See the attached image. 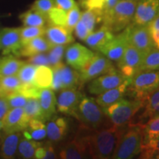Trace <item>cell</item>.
I'll list each match as a JSON object with an SVG mask.
<instances>
[{"label": "cell", "instance_id": "46", "mask_svg": "<svg viewBox=\"0 0 159 159\" xmlns=\"http://www.w3.org/2000/svg\"><path fill=\"white\" fill-rule=\"evenodd\" d=\"M41 89H39L34 84H21L18 92L23 94L24 96L27 97V98H39L40 93H41Z\"/></svg>", "mask_w": 159, "mask_h": 159}, {"label": "cell", "instance_id": "13", "mask_svg": "<svg viewBox=\"0 0 159 159\" xmlns=\"http://www.w3.org/2000/svg\"><path fill=\"white\" fill-rule=\"evenodd\" d=\"M159 14V0H137L133 23L148 26Z\"/></svg>", "mask_w": 159, "mask_h": 159}, {"label": "cell", "instance_id": "45", "mask_svg": "<svg viewBox=\"0 0 159 159\" xmlns=\"http://www.w3.org/2000/svg\"><path fill=\"white\" fill-rule=\"evenodd\" d=\"M54 7L55 0H35L31 6V9L47 16L49 11Z\"/></svg>", "mask_w": 159, "mask_h": 159}, {"label": "cell", "instance_id": "6", "mask_svg": "<svg viewBox=\"0 0 159 159\" xmlns=\"http://www.w3.org/2000/svg\"><path fill=\"white\" fill-rule=\"evenodd\" d=\"M159 88V70L140 71L130 79L127 93L136 100L144 101Z\"/></svg>", "mask_w": 159, "mask_h": 159}, {"label": "cell", "instance_id": "38", "mask_svg": "<svg viewBox=\"0 0 159 159\" xmlns=\"http://www.w3.org/2000/svg\"><path fill=\"white\" fill-rule=\"evenodd\" d=\"M37 66L31 63H25L18 72L17 76L21 81L22 85H30L33 84L35 70Z\"/></svg>", "mask_w": 159, "mask_h": 159}, {"label": "cell", "instance_id": "44", "mask_svg": "<svg viewBox=\"0 0 159 159\" xmlns=\"http://www.w3.org/2000/svg\"><path fill=\"white\" fill-rule=\"evenodd\" d=\"M5 98L7 99L11 109L15 108H24L27 102V99H29L24 96L23 94H20L18 91L10 94Z\"/></svg>", "mask_w": 159, "mask_h": 159}, {"label": "cell", "instance_id": "23", "mask_svg": "<svg viewBox=\"0 0 159 159\" xmlns=\"http://www.w3.org/2000/svg\"><path fill=\"white\" fill-rule=\"evenodd\" d=\"M114 33L105 25H102L97 31L90 33L85 40L88 47L95 51H99L102 47L114 38Z\"/></svg>", "mask_w": 159, "mask_h": 159}, {"label": "cell", "instance_id": "35", "mask_svg": "<svg viewBox=\"0 0 159 159\" xmlns=\"http://www.w3.org/2000/svg\"><path fill=\"white\" fill-rule=\"evenodd\" d=\"M23 108L26 116L30 120L36 119L44 122L39 98H29Z\"/></svg>", "mask_w": 159, "mask_h": 159}, {"label": "cell", "instance_id": "28", "mask_svg": "<svg viewBox=\"0 0 159 159\" xmlns=\"http://www.w3.org/2000/svg\"><path fill=\"white\" fill-rule=\"evenodd\" d=\"M52 69L49 66H37L33 84L39 89H49L52 83Z\"/></svg>", "mask_w": 159, "mask_h": 159}, {"label": "cell", "instance_id": "12", "mask_svg": "<svg viewBox=\"0 0 159 159\" xmlns=\"http://www.w3.org/2000/svg\"><path fill=\"white\" fill-rule=\"evenodd\" d=\"M128 33L129 28L128 27L116 35H114L108 43L99 49V52L111 61H116L117 63L122 58L125 49L129 43Z\"/></svg>", "mask_w": 159, "mask_h": 159}, {"label": "cell", "instance_id": "17", "mask_svg": "<svg viewBox=\"0 0 159 159\" xmlns=\"http://www.w3.org/2000/svg\"><path fill=\"white\" fill-rule=\"evenodd\" d=\"M47 127V136L51 142H58L66 136L69 130V122L65 117L55 115L49 119Z\"/></svg>", "mask_w": 159, "mask_h": 159}, {"label": "cell", "instance_id": "24", "mask_svg": "<svg viewBox=\"0 0 159 159\" xmlns=\"http://www.w3.org/2000/svg\"><path fill=\"white\" fill-rule=\"evenodd\" d=\"M39 99L43 120L47 122L55 115L57 99L52 89H43L41 90Z\"/></svg>", "mask_w": 159, "mask_h": 159}, {"label": "cell", "instance_id": "48", "mask_svg": "<svg viewBox=\"0 0 159 159\" xmlns=\"http://www.w3.org/2000/svg\"><path fill=\"white\" fill-rule=\"evenodd\" d=\"M27 62L35 66H50L48 56L43 52L29 57Z\"/></svg>", "mask_w": 159, "mask_h": 159}, {"label": "cell", "instance_id": "53", "mask_svg": "<svg viewBox=\"0 0 159 159\" xmlns=\"http://www.w3.org/2000/svg\"><path fill=\"white\" fill-rule=\"evenodd\" d=\"M149 31H150L151 38L153 41L155 47H156L157 49H159V31L155 30L152 29H149Z\"/></svg>", "mask_w": 159, "mask_h": 159}, {"label": "cell", "instance_id": "36", "mask_svg": "<svg viewBox=\"0 0 159 159\" xmlns=\"http://www.w3.org/2000/svg\"><path fill=\"white\" fill-rule=\"evenodd\" d=\"M141 125L143 131V140H148L156 136L159 134V114Z\"/></svg>", "mask_w": 159, "mask_h": 159}, {"label": "cell", "instance_id": "54", "mask_svg": "<svg viewBox=\"0 0 159 159\" xmlns=\"http://www.w3.org/2000/svg\"><path fill=\"white\" fill-rule=\"evenodd\" d=\"M149 29H152L159 31V14L148 25Z\"/></svg>", "mask_w": 159, "mask_h": 159}, {"label": "cell", "instance_id": "22", "mask_svg": "<svg viewBox=\"0 0 159 159\" xmlns=\"http://www.w3.org/2000/svg\"><path fill=\"white\" fill-rule=\"evenodd\" d=\"M52 47V45L43 37V35L36 37L21 46L16 55L21 57H30L39 53L48 52Z\"/></svg>", "mask_w": 159, "mask_h": 159}, {"label": "cell", "instance_id": "25", "mask_svg": "<svg viewBox=\"0 0 159 159\" xmlns=\"http://www.w3.org/2000/svg\"><path fill=\"white\" fill-rule=\"evenodd\" d=\"M142 108H144V111L139 115L138 120L134 122L144 124L148 119L159 114V88L145 99Z\"/></svg>", "mask_w": 159, "mask_h": 159}, {"label": "cell", "instance_id": "2", "mask_svg": "<svg viewBox=\"0 0 159 159\" xmlns=\"http://www.w3.org/2000/svg\"><path fill=\"white\" fill-rule=\"evenodd\" d=\"M143 140L142 125L130 122L119 139L111 158L130 159L140 153Z\"/></svg>", "mask_w": 159, "mask_h": 159}, {"label": "cell", "instance_id": "55", "mask_svg": "<svg viewBox=\"0 0 159 159\" xmlns=\"http://www.w3.org/2000/svg\"><path fill=\"white\" fill-rule=\"evenodd\" d=\"M1 78L2 77H0V86H1Z\"/></svg>", "mask_w": 159, "mask_h": 159}, {"label": "cell", "instance_id": "21", "mask_svg": "<svg viewBox=\"0 0 159 159\" xmlns=\"http://www.w3.org/2000/svg\"><path fill=\"white\" fill-rule=\"evenodd\" d=\"M129 83H130V79H126L122 84L118 86L99 94L95 99L97 103L102 108H105L119 99H122L124 95L127 93V89Z\"/></svg>", "mask_w": 159, "mask_h": 159}, {"label": "cell", "instance_id": "15", "mask_svg": "<svg viewBox=\"0 0 159 159\" xmlns=\"http://www.w3.org/2000/svg\"><path fill=\"white\" fill-rule=\"evenodd\" d=\"M21 28L6 27L0 30V49L4 55H16L21 47Z\"/></svg>", "mask_w": 159, "mask_h": 159}, {"label": "cell", "instance_id": "51", "mask_svg": "<svg viewBox=\"0 0 159 159\" xmlns=\"http://www.w3.org/2000/svg\"><path fill=\"white\" fill-rule=\"evenodd\" d=\"M55 7L67 12L74 7L77 3L75 0H55Z\"/></svg>", "mask_w": 159, "mask_h": 159}, {"label": "cell", "instance_id": "49", "mask_svg": "<svg viewBox=\"0 0 159 159\" xmlns=\"http://www.w3.org/2000/svg\"><path fill=\"white\" fill-rule=\"evenodd\" d=\"M74 31L75 34L76 35L77 39L81 40V41H84L85 39L88 37V35L90 34V33H89L86 26L83 24V22L80 19L79 20L78 22H77L76 26H75Z\"/></svg>", "mask_w": 159, "mask_h": 159}, {"label": "cell", "instance_id": "16", "mask_svg": "<svg viewBox=\"0 0 159 159\" xmlns=\"http://www.w3.org/2000/svg\"><path fill=\"white\" fill-rule=\"evenodd\" d=\"M30 119L26 116L23 108L10 109L4 119L1 130L2 134L22 132L27 127Z\"/></svg>", "mask_w": 159, "mask_h": 159}, {"label": "cell", "instance_id": "39", "mask_svg": "<svg viewBox=\"0 0 159 159\" xmlns=\"http://www.w3.org/2000/svg\"><path fill=\"white\" fill-rule=\"evenodd\" d=\"M66 11L57 7H54L47 13V23L48 25L66 27Z\"/></svg>", "mask_w": 159, "mask_h": 159}, {"label": "cell", "instance_id": "41", "mask_svg": "<svg viewBox=\"0 0 159 159\" xmlns=\"http://www.w3.org/2000/svg\"><path fill=\"white\" fill-rule=\"evenodd\" d=\"M66 46L67 45H55L52 46V48L49 49L47 56H48L50 66H54L62 61Z\"/></svg>", "mask_w": 159, "mask_h": 159}, {"label": "cell", "instance_id": "27", "mask_svg": "<svg viewBox=\"0 0 159 159\" xmlns=\"http://www.w3.org/2000/svg\"><path fill=\"white\" fill-rule=\"evenodd\" d=\"M22 136L33 140H42L47 136V127L43 121L32 119L29 121L27 127L22 131Z\"/></svg>", "mask_w": 159, "mask_h": 159}, {"label": "cell", "instance_id": "5", "mask_svg": "<svg viewBox=\"0 0 159 159\" xmlns=\"http://www.w3.org/2000/svg\"><path fill=\"white\" fill-rule=\"evenodd\" d=\"M143 104V101L122 98L102 108V111L111 124L116 127H122L134 120L135 116L142 109Z\"/></svg>", "mask_w": 159, "mask_h": 159}, {"label": "cell", "instance_id": "8", "mask_svg": "<svg viewBox=\"0 0 159 159\" xmlns=\"http://www.w3.org/2000/svg\"><path fill=\"white\" fill-rule=\"evenodd\" d=\"M144 55V53L128 43L122 58L117 62L119 71L125 78L130 79L138 73Z\"/></svg>", "mask_w": 159, "mask_h": 159}, {"label": "cell", "instance_id": "18", "mask_svg": "<svg viewBox=\"0 0 159 159\" xmlns=\"http://www.w3.org/2000/svg\"><path fill=\"white\" fill-rule=\"evenodd\" d=\"M46 39L52 46L68 45L75 41V39L66 27L49 25L45 30Z\"/></svg>", "mask_w": 159, "mask_h": 159}, {"label": "cell", "instance_id": "47", "mask_svg": "<svg viewBox=\"0 0 159 159\" xmlns=\"http://www.w3.org/2000/svg\"><path fill=\"white\" fill-rule=\"evenodd\" d=\"M61 63L52 67V72H53V77H52V83L50 89L52 91H55L62 90L63 89L62 80H61Z\"/></svg>", "mask_w": 159, "mask_h": 159}, {"label": "cell", "instance_id": "37", "mask_svg": "<svg viewBox=\"0 0 159 159\" xmlns=\"http://www.w3.org/2000/svg\"><path fill=\"white\" fill-rule=\"evenodd\" d=\"M45 30V27H25V26L24 27H21L20 35H21V46L35 38L44 35Z\"/></svg>", "mask_w": 159, "mask_h": 159}, {"label": "cell", "instance_id": "14", "mask_svg": "<svg viewBox=\"0 0 159 159\" xmlns=\"http://www.w3.org/2000/svg\"><path fill=\"white\" fill-rule=\"evenodd\" d=\"M94 55L92 51L79 43L69 46L65 50L66 62L75 70H80Z\"/></svg>", "mask_w": 159, "mask_h": 159}, {"label": "cell", "instance_id": "56", "mask_svg": "<svg viewBox=\"0 0 159 159\" xmlns=\"http://www.w3.org/2000/svg\"><path fill=\"white\" fill-rule=\"evenodd\" d=\"M82 1H83V0H79V2H80H80H82Z\"/></svg>", "mask_w": 159, "mask_h": 159}, {"label": "cell", "instance_id": "42", "mask_svg": "<svg viewBox=\"0 0 159 159\" xmlns=\"http://www.w3.org/2000/svg\"><path fill=\"white\" fill-rule=\"evenodd\" d=\"M81 16V11L80 10L78 5L75 6L69 11H67L66 14V27L72 33L74 31L75 26L78 22V21L80 19Z\"/></svg>", "mask_w": 159, "mask_h": 159}, {"label": "cell", "instance_id": "50", "mask_svg": "<svg viewBox=\"0 0 159 159\" xmlns=\"http://www.w3.org/2000/svg\"><path fill=\"white\" fill-rule=\"evenodd\" d=\"M10 109L11 108H10L7 99L5 97H0V130H1L4 119Z\"/></svg>", "mask_w": 159, "mask_h": 159}, {"label": "cell", "instance_id": "31", "mask_svg": "<svg viewBox=\"0 0 159 159\" xmlns=\"http://www.w3.org/2000/svg\"><path fill=\"white\" fill-rule=\"evenodd\" d=\"M19 19L25 27H45L47 23V16L31 8L21 13Z\"/></svg>", "mask_w": 159, "mask_h": 159}, {"label": "cell", "instance_id": "29", "mask_svg": "<svg viewBox=\"0 0 159 159\" xmlns=\"http://www.w3.org/2000/svg\"><path fill=\"white\" fill-rule=\"evenodd\" d=\"M42 144L43 143L39 142L33 139H27L24 136L21 137L18 146L16 156L25 159L35 158V150Z\"/></svg>", "mask_w": 159, "mask_h": 159}, {"label": "cell", "instance_id": "1", "mask_svg": "<svg viewBox=\"0 0 159 159\" xmlns=\"http://www.w3.org/2000/svg\"><path fill=\"white\" fill-rule=\"evenodd\" d=\"M127 125L122 127L111 125L97 130L80 125L76 136L85 144L91 158H111Z\"/></svg>", "mask_w": 159, "mask_h": 159}, {"label": "cell", "instance_id": "7", "mask_svg": "<svg viewBox=\"0 0 159 159\" xmlns=\"http://www.w3.org/2000/svg\"><path fill=\"white\" fill-rule=\"evenodd\" d=\"M115 67L112 61L99 53L94 56L80 70L79 79L80 87L85 83H89L101 75L114 70Z\"/></svg>", "mask_w": 159, "mask_h": 159}, {"label": "cell", "instance_id": "43", "mask_svg": "<svg viewBox=\"0 0 159 159\" xmlns=\"http://www.w3.org/2000/svg\"><path fill=\"white\" fill-rule=\"evenodd\" d=\"M57 153L55 148L50 144H42L39 147L35 152V158L37 159H52L57 158Z\"/></svg>", "mask_w": 159, "mask_h": 159}, {"label": "cell", "instance_id": "33", "mask_svg": "<svg viewBox=\"0 0 159 159\" xmlns=\"http://www.w3.org/2000/svg\"><path fill=\"white\" fill-rule=\"evenodd\" d=\"M21 85L17 75L2 77L0 86V97H7L13 93L17 92Z\"/></svg>", "mask_w": 159, "mask_h": 159}, {"label": "cell", "instance_id": "3", "mask_svg": "<svg viewBox=\"0 0 159 159\" xmlns=\"http://www.w3.org/2000/svg\"><path fill=\"white\" fill-rule=\"evenodd\" d=\"M76 119L80 121L82 126L94 130L113 125L96 100L84 96L79 103Z\"/></svg>", "mask_w": 159, "mask_h": 159}, {"label": "cell", "instance_id": "19", "mask_svg": "<svg viewBox=\"0 0 159 159\" xmlns=\"http://www.w3.org/2000/svg\"><path fill=\"white\" fill-rule=\"evenodd\" d=\"M59 156L63 159L87 158L89 156L87 149L77 136L60 149Z\"/></svg>", "mask_w": 159, "mask_h": 159}, {"label": "cell", "instance_id": "11", "mask_svg": "<svg viewBox=\"0 0 159 159\" xmlns=\"http://www.w3.org/2000/svg\"><path fill=\"white\" fill-rule=\"evenodd\" d=\"M129 43L144 55L155 47L148 26H139L131 24L128 26Z\"/></svg>", "mask_w": 159, "mask_h": 159}, {"label": "cell", "instance_id": "34", "mask_svg": "<svg viewBox=\"0 0 159 159\" xmlns=\"http://www.w3.org/2000/svg\"><path fill=\"white\" fill-rule=\"evenodd\" d=\"M159 69V49H152L143 57L138 72L146 71H154Z\"/></svg>", "mask_w": 159, "mask_h": 159}, {"label": "cell", "instance_id": "20", "mask_svg": "<svg viewBox=\"0 0 159 159\" xmlns=\"http://www.w3.org/2000/svg\"><path fill=\"white\" fill-rule=\"evenodd\" d=\"M22 134L20 131L17 132L2 134L0 147V156L5 159L16 158L17 149Z\"/></svg>", "mask_w": 159, "mask_h": 159}, {"label": "cell", "instance_id": "4", "mask_svg": "<svg viewBox=\"0 0 159 159\" xmlns=\"http://www.w3.org/2000/svg\"><path fill=\"white\" fill-rule=\"evenodd\" d=\"M137 0H119L114 8L102 17V23L113 33H119L133 23Z\"/></svg>", "mask_w": 159, "mask_h": 159}, {"label": "cell", "instance_id": "32", "mask_svg": "<svg viewBox=\"0 0 159 159\" xmlns=\"http://www.w3.org/2000/svg\"><path fill=\"white\" fill-rule=\"evenodd\" d=\"M139 158H159V134L150 139L142 141Z\"/></svg>", "mask_w": 159, "mask_h": 159}, {"label": "cell", "instance_id": "26", "mask_svg": "<svg viewBox=\"0 0 159 159\" xmlns=\"http://www.w3.org/2000/svg\"><path fill=\"white\" fill-rule=\"evenodd\" d=\"M25 61L13 55H5L0 60V77L17 75L18 72L25 64Z\"/></svg>", "mask_w": 159, "mask_h": 159}, {"label": "cell", "instance_id": "52", "mask_svg": "<svg viewBox=\"0 0 159 159\" xmlns=\"http://www.w3.org/2000/svg\"><path fill=\"white\" fill-rule=\"evenodd\" d=\"M119 0H105L104 10H103L102 17L104 16L107 15L111 10L114 8V7L116 5V4L118 2Z\"/></svg>", "mask_w": 159, "mask_h": 159}, {"label": "cell", "instance_id": "40", "mask_svg": "<svg viewBox=\"0 0 159 159\" xmlns=\"http://www.w3.org/2000/svg\"><path fill=\"white\" fill-rule=\"evenodd\" d=\"M80 19L86 26L90 33L94 31L97 23L102 22V17L94 11H90V10H85V11L81 13V16Z\"/></svg>", "mask_w": 159, "mask_h": 159}, {"label": "cell", "instance_id": "9", "mask_svg": "<svg viewBox=\"0 0 159 159\" xmlns=\"http://www.w3.org/2000/svg\"><path fill=\"white\" fill-rule=\"evenodd\" d=\"M83 94L77 89H62L56 101L57 110L76 119L77 110Z\"/></svg>", "mask_w": 159, "mask_h": 159}, {"label": "cell", "instance_id": "10", "mask_svg": "<svg viewBox=\"0 0 159 159\" xmlns=\"http://www.w3.org/2000/svg\"><path fill=\"white\" fill-rule=\"evenodd\" d=\"M126 79L119 71L114 69L90 81L88 91L91 94L99 95L122 84Z\"/></svg>", "mask_w": 159, "mask_h": 159}, {"label": "cell", "instance_id": "30", "mask_svg": "<svg viewBox=\"0 0 159 159\" xmlns=\"http://www.w3.org/2000/svg\"><path fill=\"white\" fill-rule=\"evenodd\" d=\"M61 75L63 89H77L80 87L79 73L62 62L61 63Z\"/></svg>", "mask_w": 159, "mask_h": 159}]
</instances>
